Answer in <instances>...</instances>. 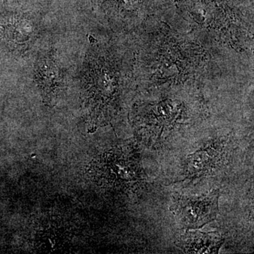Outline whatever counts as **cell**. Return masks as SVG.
<instances>
[{
    "mask_svg": "<svg viewBox=\"0 0 254 254\" xmlns=\"http://www.w3.org/2000/svg\"><path fill=\"white\" fill-rule=\"evenodd\" d=\"M95 176L108 186L131 187L141 180L139 157L121 148L105 153L95 163Z\"/></svg>",
    "mask_w": 254,
    "mask_h": 254,
    "instance_id": "1",
    "label": "cell"
},
{
    "mask_svg": "<svg viewBox=\"0 0 254 254\" xmlns=\"http://www.w3.org/2000/svg\"><path fill=\"white\" fill-rule=\"evenodd\" d=\"M219 192L199 196H182L173 205V211L187 229H198L213 221L218 214Z\"/></svg>",
    "mask_w": 254,
    "mask_h": 254,
    "instance_id": "2",
    "label": "cell"
},
{
    "mask_svg": "<svg viewBox=\"0 0 254 254\" xmlns=\"http://www.w3.org/2000/svg\"><path fill=\"white\" fill-rule=\"evenodd\" d=\"M224 240L217 232H187L180 237L179 247L188 253H218Z\"/></svg>",
    "mask_w": 254,
    "mask_h": 254,
    "instance_id": "3",
    "label": "cell"
},
{
    "mask_svg": "<svg viewBox=\"0 0 254 254\" xmlns=\"http://www.w3.org/2000/svg\"><path fill=\"white\" fill-rule=\"evenodd\" d=\"M218 151L209 148L205 151H200L193 154L188 160V174L195 175L206 171L215 163Z\"/></svg>",
    "mask_w": 254,
    "mask_h": 254,
    "instance_id": "4",
    "label": "cell"
}]
</instances>
